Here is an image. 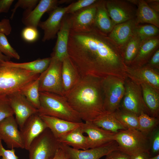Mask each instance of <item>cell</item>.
Masks as SVG:
<instances>
[{
  "mask_svg": "<svg viewBox=\"0 0 159 159\" xmlns=\"http://www.w3.org/2000/svg\"><path fill=\"white\" fill-rule=\"evenodd\" d=\"M47 128L38 113L30 116L20 130L24 149L28 150L33 141Z\"/></svg>",
  "mask_w": 159,
  "mask_h": 159,
  "instance_id": "15",
  "label": "cell"
},
{
  "mask_svg": "<svg viewBox=\"0 0 159 159\" xmlns=\"http://www.w3.org/2000/svg\"><path fill=\"white\" fill-rule=\"evenodd\" d=\"M60 144L48 128L32 143L28 151L29 159H51Z\"/></svg>",
  "mask_w": 159,
  "mask_h": 159,
  "instance_id": "8",
  "label": "cell"
},
{
  "mask_svg": "<svg viewBox=\"0 0 159 159\" xmlns=\"http://www.w3.org/2000/svg\"><path fill=\"white\" fill-rule=\"evenodd\" d=\"M137 25L135 18L115 25L108 34L118 46L121 52L126 44L133 35Z\"/></svg>",
  "mask_w": 159,
  "mask_h": 159,
  "instance_id": "21",
  "label": "cell"
},
{
  "mask_svg": "<svg viewBox=\"0 0 159 159\" xmlns=\"http://www.w3.org/2000/svg\"><path fill=\"white\" fill-rule=\"evenodd\" d=\"M159 28L152 24L137 25L135 29L134 34L141 40L159 35Z\"/></svg>",
  "mask_w": 159,
  "mask_h": 159,
  "instance_id": "35",
  "label": "cell"
},
{
  "mask_svg": "<svg viewBox=\"0 0 159 159\" xmlns=\"http://www.w3.org/2000/svg\"><path fill=\"white\" fill-rule=\"evenodd\" d=\"M10 59L0 52V62L9 61Z\"/></svg>",
  "mask_w": 159,
  "mask_h": 159,
  "instance_id": "50",
  "label": "cell"
},
{
  "mask_svg": "<svg viewBox=\"0 0 159 159\" xmlns=\"http://www.w3.org/2000/svg\"><path fill=\"white\" fill-rule=\"evenodd\" d=\"M40 74L19 68L0 65V95L20 92Z\"/></svg>",
  "mask_w": 159,
  "mask_h": 159,
  "instance_id": "4",
  "label": "cell"
},
{
  "mask_svg": "<svg viewBox=\"0 0 159 159\" xmlns=\"http://www.w3.org/2000/svg\"><path fill=\"white\" fill-rule=\"evenodd\" d=\"M115 140L118 150L130 156L145 151H149L148 137L139 130L128 128L115 133Z\"/></svg>",
  "mask_w": 159,
  "mask_h": 159,
  "instance_id": "5",
  "label": "cell"
},
{
  "mask_svg": "<svg viewBox=\"0 0 159 159\" xmlns=\"http://www.w3.org/2000/svg\"><path fill=\"white\" fill-rule=\"evenodd\" d=\"M104 159H130V156L119 150L113 151L105 156Z\"/></svg>",
  "mask_w": 159,
  "mask_h": 159,
  "instance_id": "43",
  "label": "cell"
},
{
  "mask_svg": "<svg viewBox=\"0 0 159 159\" xmlns=\"http://www.w3.org/2000/svg\"><path fill=\"white\" fill-rule=\"evenodd\" d=\"M135 20L140 23H148L159 27V13L152 9L145 0H138Z\"/></svg>",
  "mask_w": 159,
  "mask_h": 159,
  "instance_id": "26",
  "label": "cell"
},
{
  "mask_svg": "<svg viewBox=\"0 0 159 159\" xmlns=\"http://www.w3.org/2000/svg\"><path fill=\"white\" fill-rule=\"evenodd\" d=\"M159 46V35L142 41L135 57L129 67L136 68L145 65Z\"/></svg>",
  "mask_w": 159,
  "mask_h": 159,
  "instance_id": "22",
  "label": "cell"
},
{
  "mask_svg": "<svg viewBox=\"0 0 159 159\" xmlns=\"http://www.w3.org/2000/svg\"><path fill=\"white\" fill-rule=\"evenodd\" d=\"M47 69L39 76L40 92H46L64 96L61 76L62 62L51 56Z\"/></svg>",
  "mask_w": 159,
  "mask_h": 159,
  "instance_id": "9",
  "label": "cell"
},
{
  "mask_svg": "<svg viewBox=\"0 0 159 159\" xmlns=\"http://www.w3.org/2000/svg\"><path fill=\"white\" fill-rule=\"evenodd\" d=\"M81 127L84 133L87 135L89 149L98 147L115 140V133L97 126L92 122H83Z\"/></svg>",
  "mask_w": 159,
  "mask_h": 159,
  "instance_id": "16",
  "label": "cell"
},
{
  "mask_svg": "<svg viewBox=\"0 0 159 159\" xmlns=\"http://www.w3.org/2000/svg\"><path fill=\"white\" fill-rule=\"evenodd\" d=\"M148 136L150 146V152L151 157L159 154V130L155 128Z\"/></svg>",
  "mask_w": 159,
  "mask_h": 159,
  "instance_id": "38",
  "label": "cell"
},
{
  "mask_svg": "<svg viewBox=\"0 0 159 159\" xmlns=\"http://www.w3.org/2000/svg\"><path fill=\"white\" fill-rule=\"evenodd\" d=\"M152 68L159 69V49H158L145 65Z\"/></svg>",
  "mask_w": 159,
  "mask_h": 159,
  "instance_id": "44",
  "label": "cell"
},
{
  "mask_svg": "<svg viewBox=\"0 0 159 159\" xmlns=\"http://www.w3.org/2000/svg\"><path fill=\"white\" fill-rule=\"evenodd\" d=\"M102 78L86 76L65 93L68 102L82 121L93 122L107 113L105 110Z\"/></svg>",
  "mask_w": 159,
  "mask_h": 159,
  "instance_id": "2",
  "label": "cell"
},
{
  "mask_svg": "<svg viewBox=\"0 0 159 159\" xmlns=\"http://www.w3.org/2000/svg\"><path fill=\"white\" fill-rule=\"evenodd\" d=\"M18 126L14 115L7 117L0 122V139L11 149H24Z\"/></svg>",
  "mask_w": 159,
  "mask_h": 159,
  "instance_id": "13",
  "label": "cell"
},
{
  "mask_svg": "<svg viewBox=\"0 0 159 159\" xmlns=\"http://www.w3.org/2000/svg\"><path fill=\"white\" fill-rule=\"evenodd\" d=\"M7 96L20 129L30 116L38 113V110L34 108L21 92L15 93Z\"/></svg>",
  "mask_w": 159,
  "mask_h": 159,
  "instance_id": "12",
  "label": "cell"
},
{
  "mask_svg": "<svg viewBox=\"0 0 159 159\" xmlns=\"http://www.w3.org/2000/svg\"><path fill=\"white\" fill-rule=\"evenodd\" d=\"M92 122L97 126L115 133L128 128L115 117L113 113H107Z\"/></svg>",
  "mask_w": 159,
  "mask_h": 159,
  "instance_id": "30",
  "label": "cell"
},
{
  "mask_svg": "<svg viewBox=\"0 0 159 159\" xmlns=\"http://www.w3.org/2000/svg\"><path fill=\"white\" fill-rule=\"evenodd\" d=\"M126 78L109 76L102 79L104 108L107 113H113L119 108L125 93Z\"/></svg>",
  "mask_w": 159,
  "mask_h": 159,
  "instance_id": "6",
  "label": "cell"
},
{
  "mask_svg": "<svg viewBox=\"0 0 159 159\" xmlns=\"http://www.w3.org/2000/svg\"><path fill=\"white\" fill-rule=\"evenodd\" d=\"M125 72L127 77L135 82L149 85L159 90V70L146 65L136 68L127 66Z\"/></svg>",
  "mask_w": 159,
  "mask_h": 159,
  "instance_id": "17",
  "label": "cell"
},
{
  "mask_svg": "<svg viewBox=\"0 0 159 159\" xmlns=\"http://www.w3.org/2000/svg\"><path fill=\"white\" fill-rule=\"evenodd\" d=\"M39 99L40 106L38 110L39 114L75 122H83L64 96L49 92H39Z\"/></svg>",
  "mask_w": 159,
  "mask_h": 159,
  "instance_id": "3",
  "label": "cell"
},
{
  "mask_svg": "<svg viewBox=\"0 0 159 159\" xmlns=\"http://www.w3.org/2000/svg\"><path fill=\"white\" fill-rule=\"evenodd\" d=\"M81 125L57 139L58 141L76 149H89L87 136L84 135Z\"/></svg>",
  "mask_w": 159,
  "mask_h": 159,
  "instance_id": "25",
  "label": "cell"
},
{
  "mask_svg": "<svg viewBox=\"0 0 159 159\" xmlns=\"http://www.w3.org/2000/svg\"><path fill=\"white\" fill-rule=\"evenodd\" d=\"M115 117L127 128L138 130V116L119 108L113 113Z\"/></svg>",
  "mask_w": 159,
  "mask_h": 159,
  "instance_id": "34",
  "label": "cell"
},
{
  "mask_svg": "<svg viewBox=\"0 0 159 159\" xmlns=\"http://www.w3.org/2000/svg\"><path fill=\"white\" fill-rule=\"evenodd\" d=\"M11 31V27L9 19H4L0 21V33L5 35L9 34Z\"/></svg>",
  "mask_w": 159,
  "mask_h": 159,
  "instance_id": "45",
  "label": "cell"
},
{
  "mask_svg": "<svg viewBox=\"0 0 159 159\" xmlns=\"http://www.w3.org/2000/svg\"><path fill=\"white\" fill-rule=\"evenodd\" d=\"M70 6L71 4L63 7H57L50 12L46 20L39 22L38 26L44 31L43 42L55 38L60 28L63 18Z\"/></svg>",
  "mask_w": 159,
  "mask_h": 159,
  "instance_id": "14",
  "label": "cell"
},
{
  "mask_svg": "<svg viewBox=\"0 0 159 159\" xmlns=\"http://www.w3.org/2000/svg\"><path fill=\"white\" fill-rule=\"evenodd\" d=\"M0 52L11 58L19 59L20 57L18 53L10 44L5 35L0 33Z\"/></svg>",
  "mask_w": 159,
  "mask_h": 159,
  "instance_id": "36",
  "label": "cell"
},
{
  "mask_svg": "<svg viewBox=\"0 0 159 159\" xmlns=\"http://www.w3.org/2000/svg\"><path fill=\"white\" fill-rule=\"evenodd\" d=\"M39 76L26 85L21 92L29 102L38 110L40 106L39 90Z\"/></svg>",
  "mask_w": 159,
  "mask_h": 159,
  "instance_id": "32",
  "label": "cell"
},
{
  "mask_svg": "<svg viewBox=\"0 0 159 159\" xmlns=\"http://www.w3.org/2000/svg\"><path fill=\"white\" fill-rule=\"evenodd\" d=\"M14 115L7 96L0 95V122L7 117Z\"/></svg>",
  "mask_w": 159,
  "mask_h": 159,
  "instance_id": "37",
  "label": "cell"
},
{
  "mask_svg": "<svg viewBox=\"0 0 159 159\" xmlns=\"http://www.w3.org/2000/svg\"><path fill=\"white\" fill-rule=\"evenodd\" d=\"M130 156V159H148L151 157L149 151L140 152Z\"/></svg>",
  "mask_w": 159,
  "mask_h": 159,
  "instance_id": "47",
  "label": "cell"
},
{
  "mask_svg": "<svg viewBox=\"0 0 159 159\" xmlns=\"http://www.w3.org/2000/svg\"><path fill=\"white\" fill-rule=\"evenodd\" d=\"M67 50L81 77H127V66L120 49L107 34L95 26L81 31L70 30Z\"/></svg>",
  "mask_w": 159,
  "mask_h": 159,
  "instance_id": "1",
  "label": "cell"
},
{
  "mask_svg": "<svg viewBox=\"0 0 159 159\" xmlns=\"http://www.w3.org/2000/svg\"><path fill=\"white\" fill-rule=\"evenodd\" d=\"M39 115L57 139L80 127L83 122H75L53 117Z\"/></svg>",
  "mask_w": 159,
  "mask_h": 159,
  "instance_id": "23",
  "label": "cell"
},
{
  "mask_svg": "<svg viewBox=\"0 0 159 159\" xmlns=\"http://www.w3.org/2000/svg\"><path fill=\"white\" fill-rule=\"evenodd\" d=\"M14 1L13 0H0V14L7 12Z\"/></svg>",
  "mask_w": 159,
  "mask_h": 159,
  "instance_id": "46",
  "label": "cell"
},
{
  "mask_svg": "<svg viewBox=\"0 0 159 159\" xmlns=\"http://www.w3.org/2000/svg\"><path fill=\"white\" fill-rule=\"evenodd\" d=\"M60 147L69 159H99L113 151L118 150V144L115 140L98 147L85 150L75 149L61 144Z\"/></svg>",
  "mask_w": 159,
  "mask_h": 159,
  "instance_id": "11",
  "label": "cell"
},
{
  "mask_svg": "<svg viewBox=\"0 0 159 159\" xmlns=\"http://www.w3.org/2000/svg\"><path fill=\"white\" fill-rule=\"evenodd\" d=\"M105 5L114 26L135 18L137 9L128 0H105Z\"/></svg>",
  "mask_w": 159,
  "mask_h": 159,
  "instance_id": "10",
  "label": "cell"
},
{
  "mask_svg": "<svg viewBox=\"0 0 159 159\" xmlns=\"http://www.w3.org/2000/svg\"><path fill=\"white\" fill-rule=\"evenodd\" d=\"M1 159H4V158H1Z\"/></svg>",
  "mask_w": 159,
  "mask_h": 159,
  "instance_id": "52",
  "label": "cell"
},
{
  "mask_svg": "<svg viewBox=\"0 0 159 159\" xmlns=\"http://www.w3.org/2000/svg\"><path fill=\"white\" fill-rule=\"evenodd\" d=\"M148 5L153 10L159 13V0H145Z\"/></svg>",
  "mask_w": 159,
  "mask_h": 159,
  "instance_id": "48",
  "label": "cell"
},
{
  "mask_svg": "<svg viewBox=\"0 0 159 159\" xmlns=\"http://www.w3.org/2000/svg\"><path fill=\"white\" fill-rule=\"evenodd\" d=\"M96 5L95 26L101 31L108 35L115 26L107 10L105 0H98Z\"/></svg>",
  "mask_w": 159,
  "mask_h": 159,
  "instance_id": "28",
  "label": "cell"
},
{
  "mask_svg": "<svg viewBox=\"0 0 159 159\" xmlns=\"http://www.w3.org/2000/svg\"><path fill=\"white\" fill-rule=\"evenodd\" d=\"M148 159H159V154L153 157H151Z\"/></svg>",
  "mask_w": 159,
  "mask_h": 159,
  "instance_id": "51",
  "label": "cell"
},
{
  "mask_svg": "<svg viewBox=\"0 0 159 159\" xmlns=\"http://www.w3.org/2000/svg\"><path fill=\"white\" fill-rule=\"evenodd\" d=\"M61 76L65 94L78 82L82 77L69 56L62 61Z\"/></svg>",
  "mask_w": 159,
  "mask_h": 159,
  "instance_id": "24",
  "label": "cell"
},
{
  "mask_svg": "<svg viewBox=\"0 0 159 159\" xmlns=\"http://www.w3.org/2000/svg\"><path fill=\"white\" fill-rule=\"evenodd\" d=\"M97 0H79L71 4L66 14H72L79 10L90 6L96 2Z\"/></svg>",
  "mask_w": 159,
  "mask_h": 159,
  "instance_id": "40",
  "label": "cell"
},
{
  "mask_svg": "<svg viewBox=\"0 0 159 159\" xmlns=\"http://www.w3.org/2000/svg\"><path fill=\"white\" fill-rule=\"evenodd\" d=\"M125 86V93L119 108L138 116L143 112L151 116L143 100L140 85L127 77Z\"/></svg>",
  "mask_w": 159,
  "mask_h": 159,
  "instance_id": "7",
  "label": "cell"
},
{
  "mask_svg": "<svg viewBox=\"0 0 159 159\" xmlns=\"http://www.w3.org/2000/svg\"><path fill=\"white\" fill-rule=\"evenodd\" d=\"M143 100L152 117H158L159 113V90L145 83L140 85Z\"/></svg>",
  "mask_w": 159,
  "mask_h": 159,
  "instance_id": "27",
  "label": "cell"
},
{
  "mask_svg": "<svg viewBox=\"0 0 159 159\" xmlns=\"http://www.w3.org/2000/svg\"><path fill=\"white\" fill-rule=\"evenodd\" d=\"M142 40L134 34L122 51L124 62L127 66H130L135 57Z\"/></svg>",
  "mask_w": 159,
  "mask_h": 159,
  "instance_id": "31",
  "label": "cell"
},
{
  "mask_svg": "<svg viewBox=\"0 0 159 159\" xmlns=\"http://www.w3.org/2000/svg\"><path fill=\"white\" fill-rule=\"evenodd\" d=\"M22 36L25 41L32 42L37 39L39 33L37 28L32 26H26L22 31Z\"/></svg>",
  "mask_w": 159,
  "mask_h": 159,
  "instance_id": "41",
  "label": "cell"
},
{
  "mask_svg": "<svg viewBox=\"0 0 159 159\" xmlns=\"http://www.w3.org/2000/svg\"><path fill=\"white\" fill-rule=\"evenodd\" d=\"M51 60L50 57L24 63H16L9 61L0 62V65L19 68L41 74L47 68Z\"/></svg>",
  "mask_w": 159,
  "mask_h": 159,
  "instance_id": "29",
  "label": "cell"
},
{
  "mask_svg": "<svg viewBox=\"0 0 159 159\" xmlns=\"http://www.w3.org/2000/svg\"><path fill=\"white\" fill-rule=\"evenodd\" d=\"M59 1L41 0L32 10L26 11L22 19L23 23L26 26L37 28L42 15L46 12H51L57 7Z\"/></svg>",
  "mask_w": 159,
  "mask_h": 159,
  "instance_id": "20",
  "label": "cell"
},
{
  "mask_svg": "<svg viewBox=\"0 0 159 159\" xmlns=\"http://www.w3.org/2000/svg\"><path fill=\"white\" fill-rule=\"evenodd\" d=\"M39 2L38 0H19L14 6L11 10L12 14L10 18L13 19L17 9L20 7L25 10L26 11L32 10Z\"/></svg>",
  "mask_w": 159,
  "mask_h": 159,
  "instance_id": "39",
  "label": "cell"
},
{
  "mask_svg": "<svg viewBox=\"0 0 159 159\" xmlns=\"http://www.w3.org/2000/svg\"><path fill=\"white\" fill-rule=\"evenodd\" d=\"M51 159H69L63 149L60 147L54 157Z\"/></svg>",
  "mask_w": 159,
  "mask_h": 159,
  "instance_id": "49",
  "label": "cell"
},
{
  "mask_svg": "<svg viewBox=\"0 0 159 159\" xmlns=\"http://www.w3.org/2000/svg\"><path fill=\"white\" fill-rule=\"evenodd\" d=\"M71 30L69 15L66 14L62 20L60 28L58 32L57 39L51 57L61 61L68 56L67 46Z\"/></svg>",
  "mask_w": 159,
  "mask_h": 159,
  "instance_id": "19",
  "label": "cell"
},
{
  "mask_svg": "<svg viewBox=\"0 0 159 159\" xmlns=\"http://www.w3.org/2000/svg\"><path fill=\"white\" fill-rule=\"evenodd\" d=\"M5 159H18L16 155L14 149L10 150L5 149L2 143V140L0 139V157Z\"/></svg>",
  "mask_w": 159,
  "mask_h": 159,
  "instance_id": "42",
  "label": "cell"
},
{
  "mask_svg": "<svg viewBox=\"0 0 159 159\" xmlns=\"http://www.w3.org/2000/svg\"><path fill=\"white\" fill-rule=\"evenodd\" d=\"M97 2L69 15L71 30L81 31L95 26Z\"/></svg>",
  "mask_w": 159,
  "mask_h": 159,
  "instance_id": "18",
  "label": "cell"
},
{
  "mask_svg": "<svg viewBox=\"0 0 159 159\" xmlns=\"http://www.w3.org/2000/svg\"><path fill=\"white\" fill-rule=\"evenodd\" d=\"M158 123V117L142 113L138 116V130L148 137L152 131L156 128Z\"/></svg>",
  "mask_w": 159,
  "mask_h": 159,
  "instance_id": "33",
  "label": "cell"
}]
</instances>
